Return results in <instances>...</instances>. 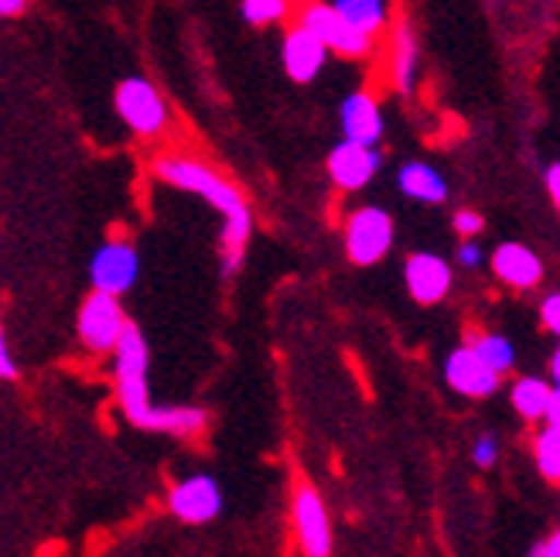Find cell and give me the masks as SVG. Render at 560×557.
Listing matches in <instances>:
<instances>
[{
    "label": "cell",
    "mask_w": 560,
    "mask_h": 557,
    "mask_svg": "<svg viewBox=\"0 0 560 557\" xmlns=\"http://www.w3.org/2000/svg\"><path fill=\"white\" fill-rule=\"evenodd\" d=\"M154 175L167 185H175L182 192L202 195V199L222 212V277H233L243 267L246 257V243L254 233V212H249L246 199L240 188L222 178L215 169H209L199 158H185V154H161L154 161Z\"/></svg>",
    "instance_id": "obj_1"
},
{
    "label": "cell",
    "mask_w": 560,
    "mask_h": 557,
    "mask_svg": "<svg viewBox=\"0 0 560 557\" xmlns=\"http://www.w3.org/2000/svg\"><path fill=\"white\" fill-rule=\"evenodd\" d=\"M148 367H151L148 339L140 336L137 325H127L124 339L114 349V380H117L120 410L127 414L130 425H140L144 414L154 407L148 394Z\"/></svg>",
    "instance_id": "obj_2"
},
{
    "label": "cell",
    "mask_w": 560,
    "mask_h": 557,
    "mask_svg": "<svg viewBox=\"0 0 560 557\" xmlns=\"http://www.w3.org/2000/svg\"><path fill=\"white\" fill-rule=\"evenodd\" d=\"M127 315H124V304H120V294H109V291H100L93 288V294L82 301L79 309V343L86 346L90 352H114L117 343L124 339L127 332Z\"/></svg>",
    "instance_id": "obj_3"
},
{
    "label": "cell",
    "mask_w": 560,
    "mask_h": 557,
    "mask_svg": "<svg viewBox=\"0 0 560 557\" xmlns=\"http://www.w3.org/2000/svg\"><path fill=\"white\" fill-rule=\"evenodd\" d=\"M114 103H117L120 120L137 137H148V141H154V137H161L167 130V103L161 100V93H158V86L151 79H144V76L124 79L117 86Z\"/></svg>",
    "instance_id": "obj_4"
},
{
    "label": "cell",
    "mask_w": 560,
    "mask_h": 557,
    "mask_svg": "<svg viewBox=\"0 0 560 557\" xmlns=\"http://www.w3.org/2000/svg\"><path fill=\"white\" fill-rule=\"evenodd\" d=\"M301 24L328 45V51H339L342 59H370L376 48V35H366L355 27L335 4H307L301 14Z\"/></svg>",
    "instance_id": "obj_5"
},
{
    "label": "cell",
    "mask_w": 560,
    "mask_h": 557,
    "mask_svg": "<svg viewBox=\"0 0 560 557\" xmlns=\"http://www.w3.org/2000/svg\"><path fill=\"white\" fill-rule=\"evenodd\" d=\"M394 246V216L380 206H362L346 222V254L359 267H373Z\"/></svg>",
    "instance_id": "obj_6"
},
{
    "label": "cell",
    "mask_w": 560,
    "mask_h": 557,
    "mask_svg": "<svg viewBox=\"0 0 560 557\" xmlns=\"http://www.w3.org/2000/svg\"><path fill=\"white\" fill-rule=\"evenodd\" d=\"M294 531L301 554L307 557H328L331 554V523L322 496L312 483H298L294 489Z\"/></svg>",
    "instance_id": "obj_7"
},
{
    "label": "cell",
    "mask_w": 560,
    "mask_h": 557,
    "mask_svg": "<svg viewBox=\"0 0 560 557\" xmlns=\"http://www.w3.org/2000/svg\"><path fill=\"white\" fill-rule=\"evenodd\" d=\"M167 510H172L182 523H209L219 517L222 510V489L212 476H188L182 483L172 486V492H167Z\"/></svg>",
    "instance_id": "obj_8"
},
{
    "label": "cell",
    "mask_w": 560,
    "mask_h": 557,
    "mask_svg": "<svg viewBox=\"0 0 560 557\" xmlns=\"http://www.w3.org/2000/svg\"><path fill=\"white\" fill-rule=\"evenodd\" d=\"M380 164H383V158H380L376 144H359L346 137V141L335 144L328 154V178L335 182V188L359 192L376 178Z\"/></svg>",
    "instance_id": "obj_9"
},
{
    "label": "cell",
    "mask_w": 560,
    "mask_h": 557,
    "mask_svg": "<svg viewBox=\"0 0 560 557\" xmlns=\"http://www.w3.org/2000/svg\"><path fill=\"white\" fill-rule=\"evenodd\" d=\"M140 274L137 250L127 240H109L96 250V257L90 264V281L100 291L109 294H127Z\"/></svg>",
    "instance_id": "obj_10"
},
{
    "label": "cell",
    "mask_w": 560,
    "mask_h": 557,
    "mask_svg": "<svg viewBox=\"0 0 560 557\" xmlns=\"http://www.w3.org/2000/svg\"><path fill=\"white\" fill-rule=\"evenodd\" d=\"M444 380L462 397H492L499 390V383H502V373H495L486 359L475 352V346L468 343V346H458L452 356H447Z\"/></svg>",
    "instance_id": "obj_11"
},
{
    "label": "cell",
    "mask_w": 560,
    "mask_h": 557,
    "mask_svg": "<svg viewBox=\"0 0 560 557\" xmlns=\"http://www.w3.org/2000/svg\"><path fill=\"white\" fill-rule=\"evenodd\" d=\"M325 59H328V45L307 24H298L284 35V45H280V62H284V72L294 82L318 79V72L325 69Z\"/></svg>",
    "instance_id": "obj_12"
},
{
    "label": "cell",
    "mask_w": 560,
    "mask_h": 557,
    "mask_svg": "<svg viewBox=\"0 0 560 557\" xmlns=\"http://www.w3.org/2000/svg\"><path fill=\"white\" fill-rule=\"evenodd\" d=\"M404 281L417 304H438L452 291V267L438 254H410L404 264Z\"/></svg>",
    "instance_id": "obj_13"
},
{
    "label": "cell",
    "mask_w": 560,
    "mask_h": 557,
    "mask_svg": "<svg viewBox=\"0 0 560 557\" xmlns=\"http://www.w3.org/2000/svg\"><path fill=\"white\" fill-rule=\"evenodd\" d=\"M492 274L502 285H510L516 291H529L544 281V260L523 243H502L492 254Z\"/></svg>",
    "instance_id": "obj_14"
},
{
    "label": "cell",
    "mask_w": 560,
    "mask_h": 557,
    "mask_svg": "<svg viewBox=\"0 0 560 557\" xmlns=\"http://www.w3.org/2000/svg\"><path fill=\"white\" fill-rule=\"evenodd\" d=\"M342 134L359 144H380L383 137V114L373 93H352L342 103Z\"/></svg>",
    "instance_id": "obj_15"
},
{
    "label": "cell",
    "mask_w": 560,
    "mask_h": 557,
    "mask_svg": "<svg viewBox=\"0 0 560 557\" xmlns=\"http://www.w3.org/2000/svg\"><path fill=\"white\" fill-rule=\"evenodd\" d=\"M420 76V45L410 32V24H397L394 45H389V79H394L397 93L410 96Z\"/></svg>",
    "instance_id": "obj_16"
},
{
    "label": "cell",
    "mask_w": 560,
    "mask_h": 557,
    "mask_svg": "<svg viewBox=\"0 0 560 557\" xmlns=\"http://www.w3.org/2000/svg\"><path fill=\"white\" fill-rule=\"evenodd\" d=\"M137 428L148 431H167V434H182V438H195L209 428V414L202 407H151L144 414V421Z\"/></svg>",
    "instance_id": "obj_17"
},
{
    "label": "cell",
    "mask_w": 560,
    "mask_h": 557,
    "mask_svg": "<svg viewBox=\"0 0 560 557\" xmlns=\"http://www.w3.org/2000/svg\"><path fill=\"white\" fill-rule=\"evenodd\" d=\"M397 182H400V192L413 202H431L434 206V202L447 199V182L438 175V169H431L428 161H407L400 169V175H397Z\"/></svg>",
    "instance_id": "obj_18"
},
{
    "label": "cell",
    "mask_w": 560,
    "mask_h": 557,
    "mask_svg": "<svg viewBox=\"0 0 560 557\" xmlns=\"http://www.w3.org/2000/svg\"><path fill=\"white\" fill-rule=\"evenodd\" d=\"M513 407L523 421H547V410L553 401V383L540 380V376H520L513 383Z\"/></svg>",
    "instance_id": "obj_19"
},
{
    "label": "cell",
    "mask_w": 560,
    "mask_h": 557,
    "mask_svg": "<svg viewBox=\"0 0 560 557\" xmlns=\"http://www.w3.org/2000/svg\"><path fill=\"white\" fill-rule=\"evenodd\" d=\"M331 4L339 8L355 27H362L366 35H380L389 21L386 0H331Z\"/></svg>",
    "instance_id": "obj_20"
},
{
    "label": "cell",
    "mask_w": 560,
    "mask_h": 557,
    "mask_svg": "<svg viewBox=\"0 0 560 557\" xmlns=\"http://www.w3.org/2000/svg\"><path fill=\"white\" fill-rule=\"evenodd\" d=\"M471 346L502 376L516 367V349H513V343L506 336H492V332H486V336H471Z\"/></svg>",
    "instance_id": "obj_21"
},
{
    "label": "cell",
    "mask_w": 560,
    "mask_h": 557,
    "mask_svg": "<svg viewBox=\"0 0 560 557\" xmlns=\"http://www.w3.org/2000/svg\"><path fill=\"white\" fill-rule=\"evenodd\" d=\"M534 455H537V468L547 483H560V425H550L537 434L534 444Z\"/></svg>",
    "instance_id": "obj_22"
},
{
    "label": "cell",
    "mask_w": 560,
    "mask_h": 557,
    "mask_svg": "<svg viewBox=\"0 0 560 557\" xmlns=\"http://www.w3.org/2000/svg\"><path fill=\"white\" fill-rule=\"evenodd\" d=\"M288 11H291V0H243V18H246V24H257V27L284 21Z\"/></svg>",
    "instance_id": "obj_23"
},
{
    "label": "cell",
    "mask_w": 560,
    "mask_h": 557,
    "mask_svg": "<svg viewBox=\"0 0 560 557\" xmlns=\"http://www.w3.org/2000/svg\"><path fill=\"white\" fill-rule=\"evenodd\" d=\"M471 459H475V465H479V468H492L495 459H499V444H495V438H492V434H482L479 441H475Z\"/></svg>",
    "instance_id": "obj_24"
},
{
    "label": "cell",
    "mask_w": 560,
    "mask_h": 557,
    "mask_svg": "<svg viewBox=\"0 0 560 557\" xmlns=\"http://www.w3.org/2000/svg\"><path fill=\"white\" fill-rule=\"evenodd\" d=\"M482 227H486V219H482L479 212H475V209H458V212H455V230H458L465 240L479 236Z\"/></svg>",
    "instance_id": "obj_25"
},
{
    "label": "cell",
    "mask_w": 560,
    "mask_h": 557,
    "mask_svg": "<svg viewBox=\"0 0 560 557\" xmlns=\"http://www.w3.org/2000/svg\"><path fill=\"white\" fill-rule=\"evenodd\" d=\"M540 322L547 332H553V336L560 339V294H547L544 304H540Z\"/></svg>",
    "instance_id": "obj_26"
},
{
    "label": "cell",
    "mask_w": 560,
    "mask_h": 557,
    "mask_svg": "<svg viewBox=\"0 0 560 557\" xmlns=\"http://www.w3.org/2000/svg\"><path fill=\"white\" fill-rule=\"evenodd\" d=\"M458 264H462V267H479V264H482V246L475 243V236L465 240V243L458 246Z\"/></svg>",
    "instance_id": "obj_27"
},
{
    "label": "cell",
    "mask_w": 560,
    "mask_h": 557,
    "mask_svg": "<svg viewBox=\"0 0 560 557\" xmlns=\"http://www.w3.org/2000/svg\"><path fill=\"white\" fill-rule=\"evenodd\" d=\"M529 554H534V557H560V531L550 534L547 541L534 544V550H529Z\"/></svg>",
    "instance_id": "obj_28"
},
{
    "label": "cell",
    "mask_w": 560,
    "mask_h": 557,
    "mask_svg": "<svg viewBox=\"0 0 560 557\" xmlns=\"http://www.w3.org/2000/svg\"><path fill=\"white\" fill-rule=\"evenodd\" d=\"M547 192H550V199L560 212V161H553L550 169H547Z\"/></svg>",
    "instance_id": "obj_29"
},
{
    "label": "cell",
    "mask_w": 560,
    "mask_h": 557,
    "mask_svg": "<svg viewBox=\"0 0 560 557\" xmlns=\"http://www.w3.org/2000/svg\"><path fill=\"white\" fill-rule=\"evenodd\" d=\"M0 376H4V380H14L18 376V367H14V359H11L8 339H0Z\"/></svg>",
    "instance_id": "obj_30"
},
{
    "label": "cell",
    "mask_w": 560,
    "mask_h": 557,
    "mask_svg": "<svg viewBox=\"0 0 560 557\" xmlns=\"http://www.w3.org/2000/svg\"><path fill=\"white\" fill-rule=\"evenodd\" d=\"M27 4H32V0H0V14H4V18H18V14L27 11Z\"/></svg>",
    "instance_id": "obj_31"
},
{
    "label": "cell",
    "mask_w": 560,
    "mask_h": 557,
    "mask_svg": "<svg viewBox=\"0 0 560 557\" xmlns=\"http://www.w3.org/2000/svg\"><path fill=\"white\" fill-rule=\"evenodd\" d=\"M547 421L560 425V386L557 383H553V401H550V410H547Z\"/></svg>",
    "instance_id": "obj_32"
},
{
    "label": "cell",
    "mask_w": 560,
    "mask_h": 557,
    "mask_svg": "<svg viewBox=\"0 0 560 557\" xmlns=\"http://www.w3.org/2000/svg\"><path fill=\"white\" fill-rule=\"evenodd\" d=\"M550 376H553V383L560 386V346H557V352L550 356Z\"/></svg>",
    "instance_id": "obj_33"
}]
</instances>
